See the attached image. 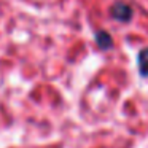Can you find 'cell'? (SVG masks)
<instances>
[{
    "label": "cell",
    "mask_w": 148,
    "mask_h": 148,
    "mask_svg": "<svg viewBox=\"0 0 148 148\" xmlns=\"http://www.w3.org/2000/svg\"><path fill=\"white\" fill-rule=\"evenodd\" d=\"M137 64L142 77H148V48L140 49V53L137 56Z\"/></svg>",
    "instance_id": "7a4b0ae2"
},
{
    "label": "cell",
    "mask_w": 148,
    "mask_h": 148,
    "mask_svg": "<svg viewBox=\"0 0 148 148\" xmlns=\"http://www.w3.org/2000/svg\"><path fill=\"white\" fill-rule=\"evenodd\" d=\"M96 42H97V45H99V48L108 49L110 46H112V37H110L105 30H102V32L96 34Z\"/></svg>",
    "instance_id": "3957f363"
},
{
    "label": "cell",
    "mask_w": 148,
    "mask_h": 148,
    "mask_svg": "<svg viewBox=\"0 0 148 148\" xmlns=\"http://www.w3.org/2000/svg\"><path fill=\"white\" fill-rule=\"evenodd\" d=\"M132 14H134L132 7L129 3H126V2H116V3L110 8V16H112L113 19L119 21V23H127V21H131Z\"/></svg>",
    "instance_id": "6da1fadb"
}]
</instances>
